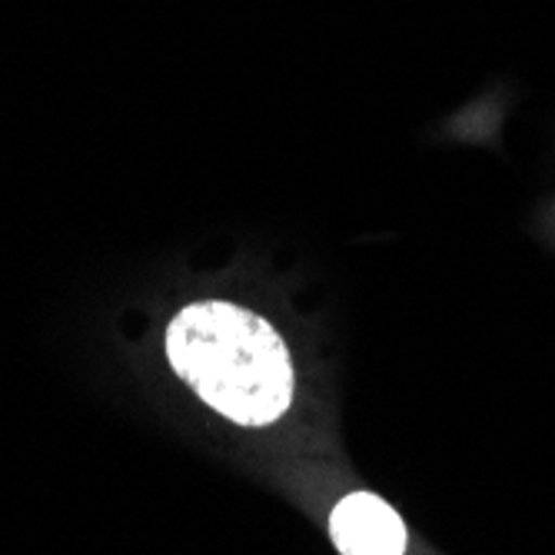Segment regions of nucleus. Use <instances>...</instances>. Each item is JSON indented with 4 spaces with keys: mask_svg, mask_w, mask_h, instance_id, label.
Listing matches in <instances>:
<instances>
[{
    "mask_svg": "<svg viewBox=\"0 0 555 555\" xmlns=\"http://www.w3.org/2000/svg\"><path fill=\"white\" fill-rule=\"evenodd\" d=\"M330 535L343 555H402L406 526L373 492L346 495L330 516Z\"/></svg>",
    "mask_w": 555,
    "mask_h": 555,
    "instance_id": "nucleus-2",
    "label": "nucleus"
},
{
    "mask_svg": "<svg viewBox=\"0 0 555 555\" xmlns=\"http://www.w3.org/2000/svg\"><path fill=\"white\" fill-rule=\"evenodd\" d=\"M173 373L236 426H270L293 402V363L280 333L233 302H193L167 326Z\"/></svg>",
    "mask_w": 555,
    "mask_h": 555,
    "instance_id": "nucleus-1",
    "label": "nucleus"
}]
</instances>
